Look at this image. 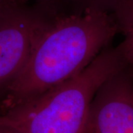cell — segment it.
<instances>
[{
  "instance_id": "obj_1",
  "label": "cell",
  "mask_w": 133,
  "mask_h": 133,
  "mask_svg": "<svg viewBox=\"0 0 133 133\" xmlns=\"http://www.w3.org/2000/svg\"><path fill=\"white\" fill-rule=\"evenodd\" d=\"M118 29L101 8L52 15L28 61L2 98V111L42 95L80 73L111 45Z\"/></svg>"
},
{
  "instance_id": "obj_2",
  "label": "cell",
  "mask_w": 133,
  "mask_h": 133,
  "mask_svg": "<svg viewBox=\"0 0 133 133\" xmlns=\"http://www.w3.org/2000/svg\"><path fill=\"white\" fill-rule=\"evenodd\" d=\"M127 66L123 44L109 45L73 78L2 111L0 125L21 133H83L96 92Z\"/></svg>"
},
{
  "instance_id": "obj_3",
  "label": "cell",
  "mask_w": 133,
  "mask_h": 133,
  "mask_svg": "<svg viewBox=\"0 0 133 133\" xmlns=\"http://www.w3.org/2000/svg\"><path fill=\"white\" fill-rule=\"evenodd\" d=\"M52 16L16 0L0 15V96L19 76L39 35Z\"/></svg>"
},
{
  "instance_id": "obj_4",
  "label": "cell",
  "mask_w": 133,
  "mask_h": 133,
  "mask_svg": "<svg viewBox=\"0 0 133 133\" xmlns=\"http://www.w3.org/2000/svg\"><path fill=\"white\" fill-rule=\"evenodd\" d=\"M83 133H133V72L126 66L101 86Z\"/></svg>"
},
{
  "instance_id": "obj_5",
  "label": "cell",
  "mask_w": 133,
  "mask_h": 133,
  "mask_svg": "<svg viewBox=\"0 0 133 133\" xmlns=\"http://www.w3.org/2000/svg\"><path fill=\"white\" fill-rule=\"evenodd\" d=\"M101 8L114 19L118 33L124 36V45L129 66L133 72V0H105Z\"/></svg>"
},
{
  "instance_id": "obj_6",
  "label": "cell",
  "mask_w": 133,
  "mask_h": 133,
  "mask_svg": "<svg viewBox=\"0 0 133 133\" xmlns=\"http://www.w3.org/2000/svg\"><path fill=\"white\" fill-rule=\"evenodd\" d=\"M35 5L52 15L62 13L65 0H34Z\"/></svg>"
},
{
  "instance_id": "obj_7",
  "label": "cell",
  "mask_w": 133,
  "mask_h": 133,
  "mask_svg": "<svg viewBox=\"0 0 133 133\" xmlns=\"http://www.w3.org/2000/svg\"><path fill=\"white\" fill-rule=\"evenodd\" d=\"M105 0H65V4L73 6V11H80L90 8H101Z\"/></svg>"
},
{
  "instance_id": "obj_8",
  "label": "cell",
  "mask_w": 133,
  "mask_h": 133,
  "mask_svg": "<svg viewBox=\"0 0 133 133\" xmlns=\"http://www.w3.org/2000/svg\"><path fill=\"white\" fill-rule=\"evenodd\" d=\"M16 0H0V15L2 14L6 8H8L12 3Z\"/></svg>"
},
{
  "instance_id": "obj_9",
  "label": "cell",
  "mask_w": 133,
  "mask_h": 133,
  "mask_svg": "<svg viewBox=\"0 0 133 133\" xmlns=\"http://www.w3.org/2000/svg\"><path fill=\"white\" fill-rule=\"evenodd\" d=\"M0 133H21L18 132L17 130L5 126H2L0 125Z\"/></svg>"
}]
</instances>
